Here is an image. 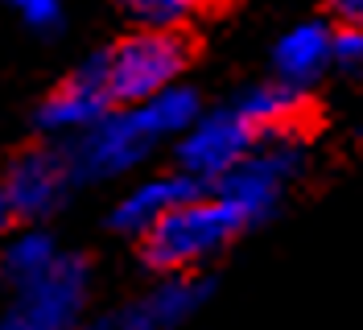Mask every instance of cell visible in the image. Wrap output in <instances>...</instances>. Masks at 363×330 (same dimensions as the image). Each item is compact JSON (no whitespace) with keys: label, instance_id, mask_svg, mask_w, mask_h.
<instances>
[{"label":"cell","instance_id":"15","mask_svg":"<svg viewBox=\"0 0 363 330\" xmlns=\"http://www.w3.org/2000/svg\"><path fill=\"white\" fill-rule=\"evenodd\" d=\"M206 0H124V9L149 29H178L186 17H194Z\"/></svg>","mask_w":363,"mask_h":330},{"label":"cell","instance_id":"17","mask_svg":"<svg viewBox=\"0 0 363 330\" xmlns=\"http://www.w3.org/2000/svg\"><path fill=\"white\" fill-rule=\"evenodd\" d=\"M13 9L38 33H54L62 25V0H13Z\"/></svg>","mask_w":363,"mask_h":330},{"label":"cell","instance_id":"11","mask_svg":"<svg viewBox=\"0 0 363 330\" xmlns=\"http://www.w3.org/2000/svg\"><path fill=\"white\" fill-rule=\"evenodd\" d=\"M190 194H199V182H194V177H186V174L149 177V182L133 186L128 194L120 198L112 223L120 227V231H128V236H145V231L165 215V211H174L182 198H190Z\"/></svg>","mask_w":363,"mask_h":330},{"label":"cell","instance_id":"4","mask_svg":"<svg viewBox=\"0 0 363 330\" xmlns=\"http://www.w3.org/2000/svg\"><path fill=\"white\" fill-rule=\"evenodd\" d=\"M87 302V268L74 256H62L42 277L17 285L13 306L4 309L0 330H70Z\"/></svg>","mask_w":363,"mask_h":330},{"label":"cell","instance_id":"2","mask_svg":"<svg viewBox=\"0 0 363 330\" xmlns=\"http://www.w3.org/2000/svg\"><path fill=\"white\" fill-rule=\"evenodd\" d=\"M99 70H104V83H108V95H112L116 108L140 104L153 91L178 83V75L186 70V42L174 29H149L145 25L140 33L124 38L112 54H104Z\"/></svg>","mask_w":363,"mask_h":330},{"label":"cell","instance_id":"6","mask_svg":"<svg viewBox=\"0 0 363 330\" xmlns=\"http://www.w3.org/2000/svg\"><path fill=\"white\" fill-rule=\"evenodd\" d=\"M297 161H301V157H297L294 141L277 136L269 153H248L240 165H231V170L215 182V186H219V198L235 211V219L244 223V227H252V223H260L272 207H277L285 182L297 174Z\"/></svg>","mask_w":363,"mask_h":330},{"label":"cell","instance_id":"1","mask_svg":"<svg viewBox=\"0 0 363 330\" xmlns=\"http://www.w3.org/2000/svg\"><path fill=\"white\" fill-rule=\"evenodd\" d=\"M240 231L244 223L235 219V211L219 194H190L145 231V256L153 268L186 273V268H199L211 256H219Z\"/></svg>","mask_w":363,"mask_h":330},{"label":"cell","instance_id":"18","mask_svg":"<svg viewBox=\"0 0 363 330\" xmlns=\"http://www.w3.org/2000/svg\"><path fill=\"white\" fill-rule=\"evenodd\" d=\"M330 13L342 25H359L363 21V0H330Z\"/></svg>","mask_w":363,"mask_h":330},{"label":"cell","instance_id":"12","mask_svg":"<svg viewBox=\"0 0 363 330\" xmlns=\"http://www.w3.org/2000/svg\"><path fill=\"white\" fill-rule=\"evenodd\" d=\"M240 111H244V120L256 128V136H264V132L285 136V132L301 120V111H306V91L289 87V83H281V79H272V83H264V87L248 91L244 104H240Z\"/></svg>","mask_w":363,"mask_h":330},{"label":"cell","instance_id":"13","mask_svg":"<svg viewBox=\"0 0 363 330\" xmlns=\"http://www.w3.org/2000/svg\"><path fill=\"white\" fill-rule=\"evenodd\" d=\"M136 111L145 116V124L153 128V136L157 141H165V136H178V132L190 128V120L199 116V95L190 87H178V83H169V87L153 91L149 99H140L136 104Z\"/></svg>","mask_w":363,"mask_h":330},{"label":"cell","instance_id":"10","mask_svg":"<svg viewBox=\"0 0 363 330\" xmlns=\"http://www.w3.org/2000/svg\"><path fill=\"white\" fill-rule=\"evenodd\" d=\"M272 70L289 87H314L330 70V29L322 21L294 25L281 42L272 45Z\"/></svg>","mask_w":363,"mask_h":330},{"label":"cell","instance_id":"3","mask_svg":"<svg viewBox=\"0 0 363 330\" xmlns=\"http://www.w3.org/2000/svg\"><path fill=\"white\" fill-rule=\"evenodd\" d=\"M157 145L153 128L145 124V116L136 111V104H124V111H108L99 116L91 128L74 132L70 145L62 149L70 165V177L79 182H99V177H120L133 165H140L149 149Z\"/></svg>","mask_w":363,"mask_h":330},{"label":"cell","instance_id":"14","mask_svg":"<svg viewBox=\"0 0 363 330\" xmlns=\"http://www.w3.org/2000/svg\"><path fill=\"white\" fill-rule=\"evenodd\" d=\"M54 260H58V243L50 240L45 231H21L0 252V277L17 289L25 281H33V277H42Z\"/></svg>","mask_w":363,"mask_h":330},{"label":"cell","instance_id":"8","mask_svg":"<svg viewBox=\"0 0 363 330\" xmlns=\"http://www.w3.org/2000/svg\"><path fill=\"white\" fill-rule=\"evenodd\" d=\"M206 293H211L206 281L174 273V277H169L165 285H157L153 293H145V297H136L128 306L112 309L108 318H99L95 330H174L203 306Z\"/></svg>","mask_w":363,"mask_h":330},{"label":"cell","instance_id":"7","mask_svg":"<svg viewBox=\"0 0 363 330\" xmlns=\"http://www.w3.org/2000/svg\"><path fill=\"white\" fill-rule=\"evenodd\" d=\"M70 182L74 177H70V165L62 157V149H29V153H21L9 165V177H4L0 190H4V202H9L13 215L45 219L62 202Z\"/></svg>","mask_w":363,"mask_h":330},{"label":"cell","instance_id":"5","mask_svg":"<svg viewBox=\"0 0 363 330\" xmlns=\"http://www.w3.org/2000/svg\"><path fill=\"white\" fill-rule=\"evenodd\" d=\"M256 149V128L244 120V111H199L190 128L178 132V161L182 174L194 182H219Z\"/></svg>","mask_w":363,"mask_h":330},{"label":"cell","instance_id":"19","mask_svg":"<svg viewBox=\"0 0 363 330\" xmlns=\"http://www.w3.org/2000/svg\"><path fill=\"white\" fill-rule=\"evenodd\" d=\"M9 215H13V211H9V202H4V190H0V236H4V227H9Z\"/></svg>","mask_w":363,"mask_h":330},{"label":"cell","instance_id":"9","mask_svg":"<svg viewBox=\"0 0 363 330\" xmlns=\"http://www.w3.org/2000/svg\"><path fill=\"white\" fill-rule=\"evenodd\" d=\"M112 108L116 104H112V95H108L99 58H91L87 66H79L67 83L42 104L38 124H42L45 132H54V136H74V132L91 128L99 116H108Z\"/></svg>","mask_w":363,"mask_h":330},{"label":"cell","instance_id":"16","mask_svg":"<svg viewBox=\"0 0 363 330\" xmlns=\"http://www.w3.org/2000/svg\"><path fill=\"white\" fill-rule=\"evenodd\" d=\"M330 66H339L347 75H355L363 66V33L359 25H339V33L330 29Z\"/></svg>","mask_w":363,"mask_h":330}]
</instances>
